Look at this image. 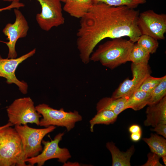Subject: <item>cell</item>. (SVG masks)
Returning a JSON list of instances; mask_svg holds the SVG:
<instances>
[{
    "label": "cell",
    "mask_w": 166,
    "mask_h": 166,
    "mask_svg": "<svg viewBox=\"0 0 166 166\" xmlns=\"http://www.w3.org/2000/svg\"><path fill=\"white\" fill-rule=\"evenodd\" d=\"M150 97V93L137 90L129 97L127 100V109L130 108L138 111L148 105Z\"/></svg>",
    "instance_id": "obj_17"
},
{
    "label": "cell",
    "mask_w": 166,
    "mask_h": 166,
    "mask_svg": "<svg viewBox=\"0 0 166 166\" xmlns=\"http://www.w3.org/2000/svg\"><path fill=\"white\" fill-rule=\"evenodd\" d=\"M142 132L131 133L130 135L131 139L134 142H137L141 139Z\"/></svg>",
    "instance_id": "obj_29"
},
{
    "label": "cell",
    "mask_w": 166,
    "mask_h": 166,
    "mask_svg": "<svg viewBox=\"0 0 166 166\" xmlns=\"http://www.w3.org/2000/svg\"><path fill=\"white\" fill-rule=\"evenodd\" d=\"M166 95V76L165 75L160 83L150 93L148 104L156 103Z\"/></svg>",
    "instance_id": "obj_23"
},
{
    "label": "cell",
    "mask_w": 166,
    "mask_h": 166,
    "mask_svg": "<svg viewBox=\"0 0 166 166\" xmlns=\"http://www.w3.org/2000/svg\"><path fill=\"white\" fill-rule=\"evenodd\" d=\"M34 49L27 53L16 58H3L0 55V77L5 78L8 84H14L18 87L21 92L24 94L27 92L28 85L24 81L19 80L16 77L15 72L18 66L35 53Z\"/></svg>",
    "instance_id": "obj_12"
},
{
    "label": "cell",
    "mask_w": 166,
    "mask_h": 166,
    "mask_svg": "<svg viewBox=\"0 0 166 166\" xmlns=\"http://www.w3.org/2000/svg\"><path fill=\"white\" fill-rule=\"evenodd\" d=\"M143 140L148 146L151 152L160 156L166 155V140L164 137L151 133L149 138H143Z\"/></svg>",
    "instance_id": "obj_18"
},
{
    "label": "cell",
    "mask_w": 166,
    "mask_h": 166,
    "mask_svg": "<svg viewBox=\"0 0 166 166\" xmlns=\"http://www.w3.org/2000/svg\"><path fill=\"white\" fill-rule=\"evenodd\" d=\"M128 98L121 97L114 99L111 97L102 98L97 103L96 110L97 112L107 110L111 111L118 116L127 109L126 103Z\"/></svg>",
    "instance_id": "obj_16"
},
{
    "label": "cell",
    "mask_w": 166,
    "mask_h": 166,
    "mask_svg": "<svg viewBox=\"0 0 166 166\" xmlns=\"http://www.w3.org/2000/svg\"><path fill=\"white\" fill-rule=\"evenodd\" d=\"M118 115L113 112L104 110L97 112V114L89 121L90 131L93 132L94 126L97 124L109 125L116 121Z\"/></svg>",
    "instance_id": "obj_19"
},
{
    "label": "cell",
    "mask_w": 166,
    "mask_h": 166,
    "mask_svg": "<svg viewBox=\"0 0 166 166\" xmlns=\"http://www.w3.org/2000/svg\"><path fill=\"white\" fill-rule=\"evenodd\" d=\"M134 43L122 38L112 39L99 45L91 54L90 61L99 62L113 69L128 61Z\"/></svg>",
    "instance_id": "obj_2"
},
{
    "label": "cell",
    "mask_w": 166,
    "mask_h": 166,
    "mask_svg": "<svg viewBox=\"0 0 166 166\" xmlns=\"http://www.w3.org/2000/svg\"><path fill=\"white\" fill-rule=\"evenodd\" d=\"M25 5L24 3L20 2H12L11 3L9 6L3 8H0V12L4 10H10L13 8L19 9L20 7H23Z\"/></svg>",
    "instance_id": "obj_27"
},
{
    "label": "cell",
    "mask_w": 166,
    "mask_h": 166,
    "mask_svg": "<svg viewBox=\"0 0 166 166\" xmlns=\"http://www.w3.org/2000/svg\"><path fill=\"white\" fill-rule=\"evenodd\" d=\"M11 123L9 122H8V123H7V124H6L5 125H3V126H0V130L2 128L6 126H7L11 124Z\"/></svg>",
    "instance_id": "obj_32"
},
{
    "label": "cell",
    "mask_w": 166,
    "mask_h": 166,
    "mask_svg": "<svg viewBox=\"0 0 166 166\" xmlns=\"http://www.w3.org/2000/svg\"><path fill=\"white\" fill-rule=\"evenodd\" d=\"M11 124L0 130V166H27L21 138Z\"/></svg>",
    "instance_id": "obj_3"
},
{
    "label": "cell",
    "mask_w": 166,
    "mask_h": 166,
    "mask_svg": "<svg viewBox=\"0 0 166 166\" xmlns=\"http://www.w3.org/2000/svg\"><path fill=\"white\" fill-rule=\"evenodd\" d=\"M35 108L43 117L40 121V126L64 127L69 132L74 128L76 122L82 119V116L76 110L67 112L63 108L59 110L55 109L44 103L39 104Z\"/></svg>",
    "instance_id": "obj_4"
},
{
    "label": "cell",
    "mask_w": 166,
    "mask_h": 166,
    "mask_svg": "<svg viewBox=\"0 0 166 166\" xmlns=\"http://www.w3.org/2000/svg\"><path fill=\"white\" fill-rule=\"evenodd\" d=\"M148 105L144 125L154 127L159 124H166V96L158 102Z\"/></svg>",
    "instance_id": "obj_13"
},
{
    "label": "cell",
    "mask_w": 166,
    "mask_h": 166,
    "mask_svg": "<svg viewBox=\"0 0 166 166\" xmlns=\"http://www.w3.org/2000/svg\"><path fill=\"white\" fill-rule=\"evenodd\" d=\"M93 4L103 3L114 6H125L135 9L139 5L145 4L146 0H92Z\"/></svg>",
    "instance_id": "obj_21"
},
{
    "label": "cell",
    "mask_w": 166,
    "mask_h": 166,
    "mask_svg": "<svg viewBox=\"0 0 166 166\" xmlns=\"http://www.w3.org/2000/svg\"><path fill=\"white\" fill-rule=\"evenodd\" d=\"M131 69L132 78H127L121 83L113 92L111 97L114 99L128 98L138 90L146 78L151 75V70L148 64H136L132 63Z\"/></svg>",
    "instance_id": "obj_11"
},
{
    "label": "cell",
    "mask_w": 166,
    "mask_h": 166,
    "mask_svg": "<svg viewBox=\"0 0 166 166\" xmlns=\"http://www.w3.org/2000/svg\"><path fill=\"white\" fill-rule=\"evenodd\" d=\"M61 2H64L65 3L67 0H59Z\"/></svg>",
    "instance_id": "obj_33"
},
{
    "label": "cell",
    "mask_w": 166,
    "mask_h": 166,
    "mask_svg": "<svg viewBox=\"0 0 166 166\" xmlns=\"http://www.w3.org/2000/svg\"><path fill=\"white\" fill-rule=\"evenodd\" d=\"M165 166L166 165V155L162 156L161 157Z\"/></svg>",
    "instance_id": "obj_30"
},
{
    "label": "cell",
    "mask_w": 166,
    "mask_h": 166,
    "mask_svg": "<svg viewBox=\"0 0 166 166\" xmlns=\"http://www.w3.org/2000/svg\"><path fill=\"white\" fill-rule=\"evenodd\" d=\"M22 142L26 158L38 155L43 149L41 143L44 137L56 128L50 125L42 128H36L25 125H15Z\"/></svg>",
    "instance_id": "obj_6"
},
{
    "label": "cell",
    "mask_w": 166,
    "mask_h": 166,
    "mask_svg": "<svg viewBox=\"0 0 166 166\" xmlns=\"http://www.w3.org/2000/svg\"><path fill=\"white\" fill-rule=\"evenodd\" d=\"M163 77L164 76L154 77L150 75L146 78L137 90L150 93L160 83Z\"/></svg>",
    "instance_id": "obj_24"
},
{
    "label": "cell",
    "mask_w": 166,
    "mask_h": 166,
    "mask_svg": "<svg viewBox=\"0 0 166 166\" xmlns=\"http://www.w3.org/2000/svg\"><path fill=\"white\" fill-rule=\"evenodd\" d=\"M129 132L131 133L141 132V129L140 126L137 124H133L129 128Z\"/></svg>",
    "instance_id": "obj_28"
},
{
    "label": "cell",
    "mask_w": 166,
    "mask_h": 166,
    "mask_svg": "<svg viewBox=\"0 0 166 166\" xmlns=\"http://www.w3.org/2000/svg\"><path fill=\"white\" fill-rule=\"evenodd\" d=\"M63 9L71 16L81 18L88 13L93 6L92 0H67Z\"/></svg>",
    "instance_id": "obj_15"
},
{
    "label": "cell",
    "mask_w": 166,
    "mask_h": 166,
    "mask_svg": "<svg viewBox=\"0 0 166 166\" xmlns=\"http://www.w3.org/2000/svg\"><path fill=\"white\" fill-rule=\"evenodd\" d=\"M106 147L111 154L112 166H131V158L135 151L133 145L125 152L121 151L113 142L107 143Z\"/></svg>",
    "instance_id": "obj_14"
},
{
    "label": "cell",
    "mask_w": 166,
    "mask_h": 166,
    "mask_svg": "<svg viewBox=\"0 0 166 166\" xmlns=\"http://www.w3.org/2000/svg\"><path fill=\"white\" fill-rule=\"evenodd\" d=\"M137 25L141 34L151 36L157 40L165 39L166 32V15L158 14L152 10L139 13Z\"/></svg>",
    "instance_id": "obj_8"
},
{
    "label": "cell",
    "mask_w": 166,
    "mask_h": 166,
    "mask_svg": "<svg viewBox=\"0 0 166 166\" xmlns=\"http://www.w3.org/2000/svg\"><path fill=\"white\" fill-rule=\"evenodd\" d=\"M154 128L151 129V131L155 132L158 134L166 138V124H159Z\"/></svg>",
    "instance_id": "obj_26"
},
{
    "label": "cell",
    "mask_w": 166,
    "mask_h": 166,
    "mask_svg": "<svg viewBox=\"0 0 166 166\" xmlns=\"http://www.w3.org/2000/svg\"><path fill=\"white\" fill-rule=\"evenodd\" d=\"M139 11L125 6L93 4L81 18L77 33V45L82 62L87 64L99 42L104 39L127 37L133 43L141 35L137 25Z\"/></svg>",
    "instance_id": "obj_1"
},
{
    "label": "cell",
    "mask_w": 166,
    "mask_h": 166,
    "mask_svg": "<svg viewBox=\"0 0 166 166\" xmlns=\"http://www.w3.org/2000/svg\"><path fill=\"white\" fill-rule=\"evenodd\" d=\"M14 12L15 17L14 22L7 24L2 30L9 40V42L5 43L9 49L7 58H17V53L15 49L16 42L19 38L27 36L29 28L27 21L18 9L14 8Z\"/></svg>",
    "instance_id": "obj_10"
},
{
    "label": "cell",
    "mask_w": 166,
    "mask_h": 166,
    "mask_svg": "<svg viewBox=\"0 0 166 166\" xmlns=\"http://www.w3.org/2000/svg\"><path fill=\"white\" fill-rule=\"evenodd\" d=\"M150 54L137 43H134L129 55L128 61L136 64H148Z\"/></svg>",
    "instance_id": "obj_20"
},
{
    "label": "cell",
    "mask_w": 166,
    "mask_h": 166,
    "mask_svg": "<svg viewBox=\"0 0 166 166\" xmlns=\"http://www.w3.org/2000/svg\"><path fill=\"white\" fill-rule=\"evenodd\" d=\"M137 42L150 54L155 53L159 46L158 40L145 34H141Z\"/></svg>",
    "instance_id": "obj_22"
},
{
    "label": "cell",
    "mask_w": 166,
    "mask_h": 166,
    "mask_svg": "<svg viewBox=\"0 0 166 166\" xmlns=\"http://www.w3.org/2000/svg\"><path fill=\"white\" fill-rule=\"evenodd\" d=\"M64 133H59L50 141L42 140V143L44 147L42 153L31 158H26L25 161L30 166H33L36 164L38 166L43 165L45 162L52 159H57L58 161L65 163L71 157L68 149L66 148H61L59 143L62 139Z\"/></svg>",
    "instance_id": "obj_7"
},
{
    "label": "cell",
    "mask_w": 166,
    "mask_h": 166,
    "mask_svg": "<svg viewBox=\"0 0 166 166\" xmlns=\"http://www.w3.org/2000/svg\"><path fill=\"white\" fill-rule=\"evenodd\" d=\"M36 0L40 5L42 10L40 13L36 14V19L42 30L49 31L53 27L64 24L65 18L59 0Z\"/></svg>",
    "instance_id": "obj_9"
},
{
    "label": "cell",
    "mask_w": 166,
    "mask_h": 166,
    "mask_svg": "<svg viewBox=\"0 0 166 166\" xmlns=\"http://www.w3.org/2000/svg\"><path fill=\"white\" fill-rule=\"evenodd\" d=\"M2 0L4 1H7V2H19V1L21 0Z\"/></svg>",
    "instance_id": "obj_31"
},
{
    "label": "cell",
    "mask_w": 166,
    "mask_h": 166,
    "mask_svg": "<svg viewBox=\"0 0 166 166\" xmlns=\"http://www.w3.org/2000/svg\"><path fill=\"white\" fill-rule=\"evenodd\" d=\"M8 122L13 125L34 123L39 125L42 116L38 112L34 103L30 97L15 99L7 108Z\"/></svg>",
    "instance_id": "obj_5"
},
{
    "label": "cell",
    "mask_w": 166,
    "mask_h": 166,
    "mask_svg": "<svg viewBox=\"0 0 166 166\" xmlns=\"http://www.w3.org/2000/svg\"><path fill=\"white\" fill-rule=\"evenodd\" d=\"M161 158L158 155L151 152L147 154L146 162L142 166H164L160 162Z\"/></svg>",
    "instance_id": "obj_25"
}]
</instances>
